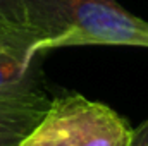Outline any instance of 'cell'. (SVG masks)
<instances>
[{
    "label": "cell",
    "mask_w": 148,
    "mask_h": 146,
    "mask_svg": "<svg viewBox=\"0 0 148 146\" xmlns=\"http://www.w3.org/2000/svg\"><path fill=\"white\" fill-rule=\"evenodd\" d=\"M41 57H31L0 45V98L45 91Z\"/></svg>",
    "instance_id": "277c9868"
},
{
    "label": "cell",
    "mask_w": 148,
    "mask_h": 146,
    "mask_svg": "<svg viewBox=\"0 0 148 146\" xmlns=\"http://www.w3.org/2000/svg\"><path fill=\"white\" fill-rule=\"evenodd\" d=\"M0 45L36 57L35 36L28 28L23 0H0Z\"/></svg>",
    "instance_id": "5b68a950"
},
{
    "label": "cell",
    "mask_w": 148,
    "mask_h": 146,
    "mask_svg": "<svg viewBox=\"0 0 148 146\" xmlns=\"http://www.w3.org/2000/svg\"><path fill=\"white\" fill-rule=\"evenodd\" d=\"M131 129L109 105L71 91L52 98L45 117L19 146H126Z\"/></svg>",
    "instance_id": "7a4b0ae2"
},
{
    "label": "cell",
    "mask_w": 148,
    "mask_h": 146,
    "mask_svg": "<svg viewBox=\"0 0 148 146\" xmlns=\"http://www.w3.org/2000/svg\"><path fill=\"white\" fill-rule=\"evenodd\" d=\"M35 53L64 46L148 48V21L117 0H23Z\"/></svg>",
    "instance_id": "6da1fadb"
},
{
    "label": "cell",
    "mask_w": 148,
    "mask_h": 146,
    "mask_svg": "<svg viewBox=\"0 0 148 146\" xmlns=\"http://www.w3.org/2000/svg\"><path fill=\"white\" fill-rule=\"evenodd\" d=\"M52 103L45 91L0 98V146H19Z\"/></svg>",
    "instance_id": "3957f363"
},
{
    "label": "cell",
    "mask_w": 148,
    "mask_h": 146,
    "mask_svg": "<svg viewBox=\"0 0 148 146\" xmlns=\"http://www.w3.org/2000/svg\"><path fill=\"white\" fill-rule=\"evenodd\" d=\"M126 146H148V119L131 129V136Z\"/></svg>",
    "instance_id": "8992f818"
}]
</instances>
